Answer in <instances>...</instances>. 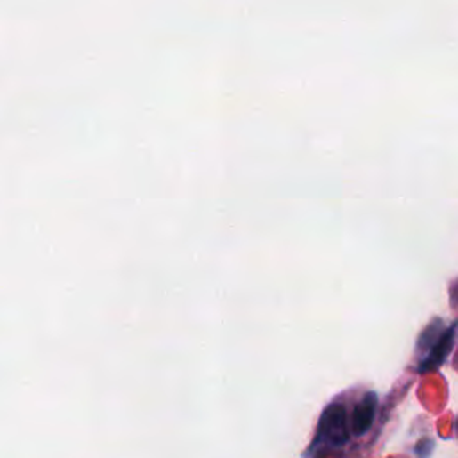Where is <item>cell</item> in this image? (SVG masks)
Instances as JSON below:
<instances>
[{
    "instance_id": "3",
    "label": "cell",
    "mask_w": 458,
    "mask_h": 458,
    "mask_svg": "<svg viewBox=\"0 0 458 458\" xmlns=\"http://www.w3.org/2000/svg\"><path fill=\"white\" fill-rule=\"evenodd\" d=\"M376 410H378V396L374 392L364 394V398L358 401L355 406L353 414L350 415V424H351V433L353 435H366L376 419Z\"/></svg>"
},
{
    "instance_id": "2",
    "label": "cell",
    "mask_w": 458,
    "mask_h": 458,
    "mask_svg": "<svg viewBox=\"0 0 458 458\" xmlns=\"http://www.w3.org/2000/svg\"><path fill=\"white\" fill-rule=\"evenodd\" d=\"M435 323L428 326L419 339V350H426V355L421 358L417 366V371L422 374L438 369L447 360L454 346V325L451 323L447 328H440L437 332Z\"/></svg>"
},
{
    "instance_id": "1",
    "label": "cell",
    "mask_w": 458,
    "mask_h": 458,
    "mask_svg": "<svg viewBox=\"0 0 458 458\" xmlns=\"http://www.w3.org/2000/svg\"><path fill=\"white\" fill-rule=\"evenodd\" d=\"M351 435L353 433L346 405L341 401L330 403L319 419L316 438L307 454L344 447L351 440Z\"/></svg>"
}]
</instances>
